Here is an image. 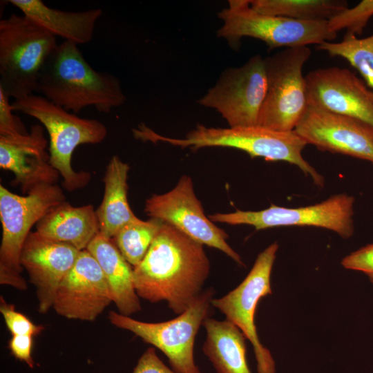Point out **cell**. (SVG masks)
<instances>
[{
    "mask_svg": "<svg viewBox=\"0 0 373 373\" xmlns=\"http://www.w3.org/2000/svg\"><path fill=\"white\" fill-rule=\"evenodd\" d=\"M251 7L262 14L298 21H328L348 8L344 0H249Z\"/></svg>",
    "mask_w": 373,
    "mask_h": 373,
    "instance_id": "24",
    "label": "cell"
},
{
    "mask_svg": "<svg viewBox=\"0 0 373 373\" xmlns=\"http://www.w3.org/2000/svg\"><path fill=\"white\" fill-rule=\"evenodd\" d=\"M218 17L223 23L217 36L236 48L245 37L261 40L271 49L319 45L337 37L327 21H298L262 14L251 7L249 0L229 1L228 7Z\"/></svg>",
    "mask_w": 373,
    "mask_h": 373,
    "instance_id": "7",
    "label": "cell"
},
{
    "mask_svg": "<svg viewBox=\"0 0 373 373\" xmlns=\"http://www.w3.org/2000/svg\"><path fill=\"white\" fill-rule=\"evenodd\" d=\"M305 78L309 106L373 126V90L353 72L337 66L321 68Z\"/></svg>",
    "mask_w": 373,
    "mask_h": 373,
    "instance_id": "15",
    "label": "cell"
},
{
    "mask_svg": "<svg viewBox=\"0 0 373 373\" xmlns=\"http://www.w3.org/2000/svg\"><path fill=\"white\" fill-rule=\"evenodd\" d=\"M310 55L308 46H299L265 58L267 90L258 126L282 132L294 130L308 106L303 68Z\"/></svg>",
    "mask_w": 373,
    "mask_h": 373,
    "instance_id": "9",
    "label": "cell"
},
{
    "mask_svg": "<svg viewBox=\"0 0 373 373\" xmlns=\"http://www.w3.org/2000/svg\"><path fill=\"white\" fill-rule=\"evenodd\" d=\"M79 252L69 244L49 239L37 231L28 236L20 262L36 289L40 314H46L52 308L58 287L73 267Z\"/></svg>",
    "mask_w": 373,
    "mask_h": 373,
    "instance_id": "17",
    "label": "cell"
},
{
    "mask_svg": "<svg viewBox=\"0 0 373 373\" xmlns=\"http://www.w3.org/2000/svg\"><path fill=\"white\" fill-rule=\"evenodd\" d=\"M8 2L55 37L77 45L92 40L95 24L102 15L100 8L68 12L48 7L41 0H9Z\"/></svg>",
    "mask_w": 373,
    "mask_h": 373,
    "instance_id": "20",
    "label": "cell"
},
{
    "mask_svg": "<svg viewBox=\"0 0 373 373\" xmlns=\"http://www.w3.org/2000/svg\"><path fill=\"white\" fill-rule=\"evenodd\" d=\"M47 146L39 124L27 134L0 136V166L14 173V182L24 193L39 184H56L59 179V173L50 164Z\"/></svg>",
    "mask_w": 373,
    "mask_h": 373,
    "instance_id": "18",
    "label": "cell"
},
{
    "mask_svg": "<svg viewBox=\"0 0 373 373\" xmlns=\"http://www.w3.org/2000/svg\"><path fill=\"white\" fill-rule=\"evenodd\" d=\"M36 231L84 250L99 232L96 210L92 204L74 207L64 201L52 207L37 223Z\"/></svg>",
    "mask_w": 373,
    "mask_h": 373,
    "instance_id": "21",
    "label": "cell"
},
{
    "mask_svg": "<svg viewBox=\"0 0 373 373\" xmlns=\"http://www.w3.org/2000/svg\"><path fill=\"white\" fill-rule=\"evenodd\" d=\"M133 373H177L158 357L155 347H149L139 358Z\"/></svg>",
    "mask_w": 373,
    "mask_h": 373,
    "instance_id": "32",
    "label": "cell"
},
{
    "mask_svg": "<svg viewBox=\"0 0 373 373\" xmlns=\"http://www.w3.org/2000/svg\"><path fill=\"white\" fill-rule=\"evenodd\" d=\"M103 271L86 249L80 251L70 271L57 291L52 308L68 319L95 321L111 303Z\"/></svg>",
    "mask_w": 373,
    "mask_h": 373,
    "instance_id": "16",
    "label": "cell"
},
{
    "mask_svg": "<svg viewBox=\"0 0 373 373\" xmlns=\"http://www.w3.org/2000/svg\"><path fill=\"white\" fill-rule=\"evenodd\" d=\"M214 294L213 288L205 289L184 312L167 321L144 322L115 311L108 313V318L113 325L159 349L175 372L201 373L194 361V343L200 326L209 317Z\"/></svg>",
    "mask_w": 373,
    "mask_h": 373,
    "instance_id": "8",
    "label": "cell"
},
{
    "mask_svg": "<svg viewBox=\"0 0 373 373\" xmlns=\"http://www.w3.org/2000/svg\"><path fill=\"white\" fill-rule=\"evenodd\" d=\"M317 48L330 56L346 59L373 90V35L362 39L344 35L340 42L325 41L318 45Z\"/></svg>",
    "mask_w": 373,
    "mask_h": 373,
    "instance_id": "26",
    "label": "cell"
},
{
    "mask_svg": "<svg viewBox=\"0 0 373 373\" xmlns=\"http://www.w3.org/2000/svg\"><path fill=\"white\" fill-rule=\"evenodd\" d=\"M86 249L99 263L112 301L119 313L130 316L141 311L140 297L135 289L133 267L125 260L113 240L99 232Z\"/></svg>",
    "mask_w": 373,
    "mask_h": 373,
    "instance_id": "19",
    "label": "cell"
},
{
    "mask_svg": "<svg viewBox=\"0 0 373 373\" xmlns=\"http://www.w3.org/2000/svg\"><path fill=\"white\" fill-rule=\"evenodd\" d=\"M144 211L150 218L170 224L192 240L219 249L240 265H245L227 242L228 235L205 216L189 175H182L171 191L147 198Z\"/></svg>",
    "mask_w": 373,
    "mask_h": 373,
    "instance_id": "13",
    "label": "cell"
},
{
    "mask_svg": "<svg viewBox=\"0 0 373 373\" xmlns=\"http://www.w3.org/2000/svg\"><path fill=\"white\" fill-rule=\"evenodd\" d=\"M163 222L139 219L121 228L112 238L125 260L136 267L144 258Z\"/></svg>",
    "mask_w": 373,
    "mask_h": 373,
    "instance_id": "25",
    "label": "cell"
},
{
    "mask_svg": "<svg viewBox=\"0 0 373 373\" xmlns=\"http://www.w3.org/2000/svg\"><path fill=\"white\" fill-rule=\"evenodd\" d=\"M203 327L206 339L202 350L217 373H251L247 363L245 336L227 320L208 317Z\"/></svg>",
    "mask_w": 373,
    "mask_h": 373,
    "instance_id": "23",
    "label": "cell"
},
{
    "mask_svg": "<svg viewBox=\"0 0 373 373\" xmlns=\"http://www.w3.org/2000/svg\"><path fill=\"white\" fill-rule=\"evenodd\" d=\"M33 338L31 335H12L8 345L12 355L26 363L30 368L35 365L32 356Z\"/></svg>",
    "mask_w": 373,
    "mask_h": 373,
    "instance_id": "31",
    "label": "cell"
},
{
    "mask_svg": "<svg viewBox=\"0 0 373 373\" xmlns=\"http://www.w3.org/2000/svg\"><path fill=\"white\" fill-rule=\"evenodd\" d=\"M56 37L25 15L0 21V88L20 99L37 92L45 64L57 46Z\"/></svg>",
    "mask_w": 373,
    "mask_h": 373,
    "instance_id": "5",
    "label": "cell"
},
{
    "mask_svg": "<svg viewBox=\"0 0 373 373\" xmlns=\"http://www.w3.org/2000/svg\"><path fill=\"white\" fill-rule=\"evenodd\" d=\"M77 46L68 41L57 45L43 69L37 92L75 114L90 106L108 113L124 104L126 98L119 80L95 70Z\"/></svg>",
    "mask_w": 373,
    "mask_h": 373,
    "instance_id": "2",
    "label": "cell"
},
{
    "mask_svg": "<svg viewBox=\"0 0 373 373\" xmlns=\"http://www.w3.org/2000/svg\"><path fill=\"white\" fill-rule=\"evenodd\" d=\"M278 249L274 242L257 256L245 278L224 296L211 301V305L237 326L253 346L258 373H275L276 364L270 351L259 339L254 323L259 300L271 294V274Z\"/></svg>",
    "mask_w": 373,
    "mask_h": 373,
    "instance_id": "11",
    "label": "cell"
},
{
    "mask_svg": "<svg viewBox=\"0 0 373 373\" xmlns=\"http://www.w3.org/2000/svg\"><path fill=\"white\" fill-rule=\"evenodd\" d=\"M14 111L9 97L0 88V136H14L28 133Z\"/></svg>",
    "mask_w": 373,
    "mask_h": 373,
    "instance_id": "29",
    "label": "cell"
},
{
    "mask_svg": "<svg viewBox=\"0 0 373 373\" xmlns=\"http://www.w3.org/2000/svg\"><path fill=\"white\" fill-rule=\"evenodd\" d=\"M294 131L319 150L373 164V126L364 121L308 105Z\"/></svg>",
    "mask_w": 373,
    "mask_h": 373,
    "instance_id": "14",
    "label": "cell"
},
{
    "mask_svg": "<svg viewBox=\"0 0 373 373\" xmlns=\"http://www.w3.org/2000/svg\"><path fill=\"white\" fill-rule=\"evenodd\" d=\"M355 198L339 193L309 206L285 207L271 204L260 211L216 213L208 217L213 222L231 225L247 224L256 230L278 227H315L332 231L341 238L352 237L354 231L353 216Z\"/></svg>",
    "mask_w": 373,
    "mask_h": 373,
    "instance_id": "10",
    "label": "cell"
},
{
    "mask_svg": "<svg viewBox=\"0 0 373 373\" xmlns=\"http://www.w3.org/2000/svg\"><path fill=\"white\" fill-rule=\"evenodd\" d=\"M373 16V0H363L353 8H347L327 21L335 32L345 29V36L361 35Z\"/></svg>",
    "mask_w": 373,
    "mask_h": 373,
    "instance_id": "27",
    "label": "cell"
},
{
    "mask_svg": "<svg viewBox=\"0 0 373 373\" xmlns=\"http://www.w3.org/2000/svg\"><path fill=\"white\" fill-rule=\"evenodd\" d=\"M342 266L364 273L373 284V243L352 252L343 258Z\"/></svg>",
    "mask_w": 373,
    "mask_h": 373,
    "instance_id": "30",
    "label": "cell"
},
{
    "mask_svg": "<svg viewBox=\"0 0 373 373\" xmlns=\"http://www.w3.org/2000/svg\"><path fill=\"white\" fill-rule=\"evenodd\" d=\"M12 105L14 111L37 119L48 131L50 164L62 177L64 188L74 191L85 187L91 175L73 170L72 155L79 145L103 142L108 133L105 125L70 113L42 95H29L15 99Z\"/></svg>",
    "mask_w": 373,
    "mask_h": 373,
    "instance_id": "4",
    "label": "cell"
},
{
    "mask_svg": "<svg viewBox=\"0 0 373 373\" xmlns=\"http://www.w3.org/2000/svg\"><path fill=\"white\" fill-rule=\"evenodd\" d=\"M66 201L57 184H42L26 195L12 193L0 185V284L24 291L28 285L22 276L20 257L30 229L54 207Z\"/></svg>",
    "mask_w": 373,
    "mask_h": 373,
    "instance_id": "6",
    "label": "cell"
},
{
    "mask_svg": "<svg viewBox=\"0 0 373 373\" xmlns=\"http://www.w3.org/2000/svg\"><path fill=\"white\" fill-rule=\"evenodd\" d=\"M209 273L203 245L163 222L146 256L133 267L135 289L151 303L165 300L179 315L203 291Z\"/></svg>",
    "mask_w": 373,
    "mask_h": 373,
    "instance_id": "1",
    "label": "cell"
},
{
    "mask_svg": "<svg viewBox=\"0 0 373 373\" xmlns=\"http://www.w3.org/2000/svg\"><path fill=\"white\" fill-rule=\"evenodd\" d=\"M267 90L265 58L256 55L225 70L199 103L216 110L231 128L257 126Z\"/></svg>",
    "mask_w": 373,
    "mask_h": 373,
    "instance_id": "12",
    "label": "cell"
},
{
    "mask_svg": "<svg viewBox=\"0 0 373 373\" xmlns=\"http://www.w3.org/2000/svg\"><path fill=\"white\" fill-rule=\"evenodd\" d=\"M129 165L118 156L110 160L103 178L104 193L96 209L99 233L112 239L126 224L138 218L132 211L127 199Z\"/></svg>",
    "mask_w": 373,
    "mask_h": 373,
    "instance_id": "22",
    "label": "cell"
},
{
    "mask_svg": "<svg viewBox=\"0 0 373 373\" xmlns=\"http://www.w3.org/2000/svg\"><path fill=\"white\" fill-rule=\"evenodd\" d=\"M137 137L142 141L163 142L194 150L204 147L237 149L252 158L258 157L294 164L309 176L317 186H324L323 177L302 155L307 144L294 131H276L258 125L222 128L198 124L184 138H173L160 135L143 124L137 131Z\"/></svg>",
    "mask_w": 373,
    "mask_h": 373,
    "instance_id": "3",
    "label": "cell"
},
{
    "mask_svg": "<svg viewBox=\"0 0 373 373\" xmlns=\"http://www.w3.org/2000/svg\"><path fill=\"white\" fill-rule=\"evenodd\" d=\"M0 312L12 335H31L35 337L44 329L43 325L35 324L26 315L17 312L15 306L8 303L2 296L0 297Z\"/></svg>",
    "mask_w": 373,
    "mask_h": 373,
    "instance_id": "28",
    "label": "cell"
}]
</instances>
